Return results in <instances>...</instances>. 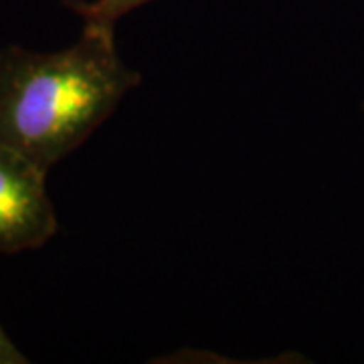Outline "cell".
<instances>
[{"mask_svg":"<svg viewBox=\"0 0 364 364\" xmlns=\"http://www.w3.org/2000/svg\"><path fill=\"white\" fill-rule=\"evenodd\" d=\"M140 83L117 53L114 28L83 25L81 39L61 51L0 49V140L49 170Z\"/></svg>","mask_w":364,"mask_h":364,"instance_id":"6da1fadb","label":"cell"},{"mask_svg":"<svg viewBox=\"0 0 364 364\" xmlns=\"http://www.w3.org/2000/svg\"><path fill=\"white\" fill-rule=\"evenodd\" d=\"M57 229L47 170L0 140V253L43 247Z\"/></svg>","mask_w":364,"mask_h":364,"instance_id":"7a4b0ae2","label":"cell"},{"mask_svg":"<svg viewBox=\"0 0 364 364\" xmlns=\"http://www.w3.org/2000/svg\"><path fill=\"white\" fill-rule=\"evenodd\" d=\"M154 0H65V4L83 18V25L116 28V23Z\"/></svg>","mask_w":364,"mask_h":364,"instance_id":"3957f363","label":"cell"},{"mask_svg":"<svg viewBox=\"0 0 364 364\" xmlns=\"http://www.w3.org/2000/svg\"><path fill=\"white\" fill-rule=\"evenodd\" d=\"M28 358H26L23 352L16 348L11 336L2 330L0 326V364H26Z\"/></svg>","mask_w":364,"mask_h":364,"instance_id":"277c9868","label":"cell"}]
</instances>
